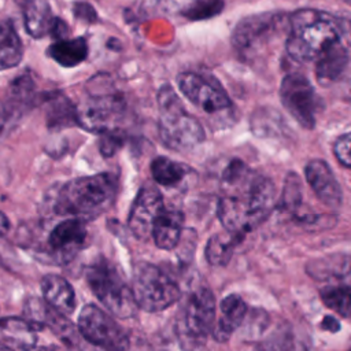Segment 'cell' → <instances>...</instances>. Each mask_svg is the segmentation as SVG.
<instances>
[{
  "instance_id": "6da1fadb",
  "label": "cell",
  "mask_w": 351,
  "mask_h": 351,
  "mask_svg": "<svg viewBox=\"0 0 351 351\" xmlns=\"http://www.w3.org/2000/svg\"><path fill=\"white\" fill-rule=\"evenodd\" d=\"M222 185L225 195L218 202V218L226 232L243 239L274 208V185L237 159L225 167Z\"/></svg>"
},
{
  "instance_id": "7a4b0ae2",
  "label": "cell",
  "mask_w": 351,
  "mask_h": 351,
  "mask_svg": "<svg viewBox=\"0 0 351 351\" xmlns=\"http://www.w3.org/2000/svg\"><path fill=\"white\" fill-rule=\"evenodd\" d=\"M340 40V21L324 11L302 8L288 19L285 49L293 60L315 62L325 49Z\"/></svg>"
},
{
  "instance_id": "3957f363",
  "label": "cell",
  "mask_w": 351,
  "mask_h": 351,
  "mask_svg": "<svg viewBox=\"0 0 351 351\" xmlns=\"http://www.w3.org/2000/svg\"><path fill=\"white\" fill-rule=\"evenodd\" d=\"M115 176L99 173L80 177L60 186L53 199V211L58 215H71L74 218L93 217L112 199L115 193Z\"/></svg>"
},
{
  "instance_id": "277c9868",
  "label": "cell",
  "mask_w": 351,
  "mask_h": 351,
  "mask_svg": "<svg viewBox=\"0 0 351 351\" xmlns=\"http://www.w3.org/2000/svg\"><path fill=\"white\" fill-rule=\"evenodd\" d=\"M159 137L165 145L176 151L189 149L204 140V130L200 122L182 106L176 90L163 85L158 92Z\"/></svg>"
},
{
  "instance_id": "5b68a950",
  "label": "cell",
  "mask_w": 351,
  "mask_h": 351,
  "mask_svg": "<svg viewBox=\"0 0 351 351\" xmlns=\"http://www.w3.org/2000/svg\"><path fill=\"white\" fill-rule=\"evenodd\" d=\"M215 298L210 288L200 287L189 293L177 318L176 333L184 351H200L215 324Z\"/></svg>"
},
{
  "instance_id": "8992f818",
  "label": "cell",
  "mask_w": 351,
  "mask_h": 351,
  "mask_svg": "<svg viewBox=\"0 0 351 351\" xmlns=\"http://www.w3.org/2000/svg\"><path fill=\"white\" fill-rule=\"evenodd\" d=\"M85 277L92 292L111 314L118 318H130L136 314L138 306L132 287L126 284L117 266L108 259H95L88 266Z\"/></svg>"
},
{
  "instance_id": "52a82bcc",
  "label": "cell",
  "mask_w": 351,
  "mask_h": 351,
  "mask_svg": "<svg viewBox=\"0 0 351 351\" xmlns=\"http://www.w3.org/2000/svg\"><path fill=\"white\" fill-rule=\"evenodd\" d=\"M132 291L137 306L148 313L163 311L181 296L177 281L149 262H140L134 266Z\"/></svg>"
},
{
  "instance_id": "ba28073f",
  "label": "cell",
  "mask_w": 351,
  "mask_h": 351,
  "mask_svg": "<svg viewBox=\"0 0 351 351\" xmlns=\"http://www.w3.org/2000/svg\"><path fill=\"white\" fill-rule=\"evenodd\" d=\"M288 25L285 16L276 12H265L243 18L232 33L234 49L250 58L266 47Z\"/></svg>"
},
{
  "instance_id": "9c48e42d",
  "label": "cell",
  "mask_w": 351,
  "mask_h": 351,
  "mask_svg": "<svg viewBox=\"0 0 351 351\" xmlns=\"http://www.w3.org/2000/svg\"><path fill=\"white\" fill-rule=\"evenodd\" d=\"M78 332L82 339L107 351H128L130 347L123 328L95 304L82 307L78 317Z\"/></svg>"
},
{
  "instance_id": "30bf717a",
  "label": "cell",
  "mask_w": 351,
  "mask_h": 351,
  "mask_svg": "<svg viewBox=\"0 0 351 351\" xmlns=\"http://www.w3.org/2000/svg\"><path fill=\"white\" fill-rule=\"evenodd\" d=\"M280 99L287 112L302 128H314L321 108V99L304 75L298 73L285 75L280 85Z\"/></svg>"
},
{
  "instance_id": "8fae6325",
  "label": "cell",
  "mask_w": 351,
  "mask_h": 351,
  "mask_svg": "<svg viewBox=\"0 0 351 351\" xmlns=\"http://www.w3.org/2000/svg\"><path fill=\"white\" fill-rule=\"evenodd\" d=\"M177 84L182 95L208 115L219 117V114L229 112L232 108V101L226 92L210 77L185 71L178 74Z\"/></svg>"
},
{
  "instance_id": "7c38bea8",
  "label": "cell",
  "mask_w": 351,
  "mask_h": 351,
  "mask_svg": "<svg viewBox=\"0 0 351 351\" xmlns=\"http://www.w3.org/2000/svg\"><path fill=\"white\" fill-rule=\"evenodd\" d=\"M125 108L126 103L121 95H95L77 107V123L88 132L103 134L115 129Z\"/></svg>"
},
{
  "instance_id": "4fadbf2b",
  "label": "cell",
  "mask_w": 351,
  "mask_h": 351,
  "mask_svg": "<svg viewBox=\"0 0 351 351\" xmlns=\"http://www.w3.org/2000/svg\"><path fill=\"white\" fill-rule=\"evenodd\" d=\"M165 208L160 192L151 185L143 186L130 208L128 225L130 232L140 240L152 237V229L156 218Z\"/></svg>"
},
{
  "instance_id": "5bb4252c",
  "label": "cell",
  "mask_w": 351,
  "mask_h": 351,
  "mask_svg": "<svg viewBox=\"0 0 351 351\" xmlns=\"http://www.w3.org/2000/svg\"><path fill=\"white\" fill-rule=\"evenodd\" d=\"M86 234V226L81 218L64 219L58 223L48 236L49 251L58 262H67L82 248Z\"/></svg>"
},
{
  "instance_id": "9a60e30c",
  "label": "cell",
  "mask_w": 351,
  "mask_h": 351,
  "mask_svg": "<svg viewBox=\"0 0 351 351\" xmlns=\"http://www.w3.org/2000/svg\"><path fill=\"white\" fill-rule=\"evenodd\" d=\"M304 174L310 188L325 206L330 208L340 207L343 200L341 188L326 162L321 159L310 160L306 165Z\"/></svg>"
},
{
  "instance_id": "2e32d148",
  "label": "cell",
  "mask_w": 351,
  "mask_h": 351,
  "mask_svg": "<svg viewBox=\"0 0 351 351\" xmlns=\"http://www.w3.org/2000/svg\"><path fill=\"white\" fill-rule=\"evenodd\" d=\"M248 313L247 303L239 295H228L219 303V315L215 319L213 337L219 341L225 343L230 339V336L240 328L245 315Z\"/></svg>"
},
{
  "instance_id": "e0dca14e",
  "label": "cell",
  "mask_w": 351,
  "mask_h": 351,
  "mask_svg": "<svg viewBox=\"0 0 351 351\" xmlns=\"http://www.w3.org/2000/svg\"><path fill=\"white\" fill-rule=\"evenodd\" d=\"M41 292L44 300L58 313L70 315L75 310V292L66 278L58 274L44 276L41 280Z\"/></svg>"
},
{
  "instance_id": "ac0fdd59",
  "label": "cell",
  "mask_w": 351,
  "mask_h": 351,
  "mask_svg": "<svg viewBox=\"0 0 351 351\" xmlns=\"http://www.w3.org/2000/svg\"><path fill=\"white\" fill-rule=\"evenodd\" d=\"M348 64V51L341 40L332 44L315 60V75L321 85L333 84L340 78Z\"/></svg>"
},
{
  "instance_id": "d6986e66",
  "label": "cell",
  "mask_w": 351,
  "mask_h": 351,
  "mask_svg": "<svg viewBox=\"0 0 351 351\" xmlns=\"http://www.w3.org/2000/svg\"><path fill=\"white\" fill-rule=\"evenodd\" d=\"M255 351H308L307 340L288 322L280 324L259 340Z\"/></svg>"
},
{
  "instance_id": "ffe728a7",
  "label": "cell",
  "mask_w": 351,
  "mask_h": 351,
  "mask_svg": "<svg viewBox=\"0 0 351 351\" xmlns=\"http://www.w3.org/2000/svg\"><path fill=\"white\" fill-rule=\"evenodd\" d=\"M184 215L174 208H163L156 218L152 229V237L160 250H173L181 237Z\"/></svg>"
},
{
  "instance_id": "44dd1931",
  "label": "cell",
  "mask_w": 351,
  "mask_h": 351,
  "mask_svg": "<svg viewBox=\"0 0 351 351\" xmlns=\"http://www.w3.org/2000/svg\"><path fill=\"white\" fill-rule=\"evenodd\" d=\"M22 4L23 22L26 32L34 37L41 38L49 33L53 16L47 0H18Z\"/></svg>"
},
{
  "instance_id": "7402d4cb",
  "label": "cell",
  "mask_w": 351,
  "mask_h": 351,
  "mask_svg": "<svg viewBox=\"0 0 351 351\" xmlns=\"http://www.w3.org/2000/svg\"><path fill=\"white\" fill-rule=\"evenodd\" d=\"M44 328L27 318L5 317L0 319V330L5 339L15 343L25 351L36 350V333Z\"/></svg>"
},
{
  "instance_id": "603a6c76",
  "label": "cell",
  "mask_w": 351,
  "mask_h": 351,
  "mask_svg": "<svg viewBox=\"0 0 351 351\" xmlns=\"http://www.w3.org/2000/svg\"><path fill=\"white\" fill-rule=\"evenodd\" d=\"M307 273L319 281L351 280V256L333 255L311 261L306 265Z\"/></svg>"
},
{
  "instance_id": "cb8c5ba5",
  "label": "cell",
  "mask_w": 351,
  "mask_h": 351,
  "mask_svg": "<svg viewBox=\"0 0 351 351\" xmlns=\"http://www.w3.org/2000/svg\"><path fill=\"white\" fill-rule=\"evenodd\" d=\"M48 55L63 67H74L88 56V44L84 37L59 40L48 47Z\"/></svg>"
},
{
  "instance_id": "d4e9b609",
  "label": "cell",
  "mask_w": 351,
  "mask_h": 351,
  "mask_svg": "<svg viewBox=\"0 0 351 351\" xmlns=\"http://www.w3.org/2000/svg\"><path fill=\"white\" fill-rule=\"evenodd\" d=\"M21 38L10 21L0 22V70L12 69L22 60Z\"/></svg>"
},
{
  "instance_id": "484cf974",
  "label": "cell",
  "mask_w": 351,
  "mask_h": 351,
  "mask_svg": "<svg viewBox=\"0 0 351 351\" xmlns=\"http://www.w3.org/2000/svg\"><path fill=\"white\" fill-rule=\"evenodd\" d=\"M192 169L184 163L174 162L166 156H158L151 163V174L154 180L163 186H176L181 184Z\"/></svg>"
},
{
  "instance_id": "4316f807",
  "label": "cell",
  "mask_w": 351,
  "mask_h": 351,
  "mask_svg": "<svg viewBox=\"0 0 351 351\" xmlns=\"http://www.w3.org/2000/svg\"><path fill=\"white\" fill-rule=\"evenodd\" d=\"M243 239L229 232L211 236L206 244L204 255L211 266H225L230 261L236 245Z\"/></svg>"
},
{
  "instance_id": "83f0119b",
  "label": "cell",
  "mask_w": 351,
  "mask_h": 351,
  "mask_svg": "<svg viewBox=\"0 0 351 351\" xmlns=\"http://www.w3.org/2000/svg\"><path fill=\"white\" fill-rule=\"evenodd\" d=\"M321 299L326 307L344 318H351V285L335 284L326 285L319 291Z\"/></svg>"
},
{
  "instance_id": "f1b7e54d",
  "label": "cell",
  "mask_w": 351,
  "mask_h": 351,
  "mask_svg": "<svg viewBox=\"0 0 351 351\" xmlns=\"http://www.w3.org/2000/svg\"><path fill=\"white\" fill-rule=\"evenodd\" d=\"M47 108L48 128H63L77 122V107H73L62 95H56L49 99Z\"/></svg>"
},
{
  "instance_id": "f546056e",
  "label": "cell",
  "mask_w": 351,
  "mask_h": 351,
  "mask_svg": "<svg viewBox=\"0 0 351 351\" xmlns=\"http://www.w3.org/2000/svg\"><path fill=\"white\" fill-rule=\"evenodd\" d=\"M222 8V0H195L182 10V15L192 21H202L218 15Z\"/></svg>"
},
{
  "instance_id": "4dcf8cb0",
  "label": "cell",
  "mask_w": 351,
  "mask_h": 351,
  "mask_svg": "<svg viewBox=\"0 0 351 351\" xmlns=\"http://www.w3.org/2000/svg\"><path fill=\"white\" fill-rule=\"evenodd\" d=\"M302 200V191H300V182L298 176L288 174L285 184H284V192L281 199V206L289 211H296L300 206Z\"/></svg>"
},
{
  "instance_id": "1f68e13d",
  "label": "cell",
  "mask_w": 351,
  "mask_h": 351,
  "mask_svg": "<svg viewBox=\"0 0 351 351\" xmlns=\"http://www.w3.org/2000/svg\"><path fill=\"white\" fill-rule=\"evenodd\" d=\"M333 152L337 160L344 166L351 169V133L339 137L333 145Z\"/></svg>"
},
{
  "instance_id": "d6a6232c",
  "label": "cell",
  "mask_w": 351,
  "mask_h": 351,
  "mask_svg": "<svg viewBox=\"0 0 351 351\" xmlns=\"http://www.w3.org/2000/svg\"><path fill=\"white\" fill-rule=\"evenodd\" d=\"M121 145H122V136L115 129L107 133H103V137L100 138V152L103 156H112Z\"/></svg>"
},
{
  "instance_id": "836d02e7",
  "label": "cell",
  "mask_w": 351,
  "mask_h": 351,
  "mask_svg": "<svg viewBox=\"0 0 351 351\" xmlns=\"http://www.w3.org/2000/svg\"><path fill=\"white\" fill-rule=\"evenodd\" d=\"M33 92V81L29 75H22L12 84V96L15 99L26 100L32 96Z\"/></svg>"
},
{
  "instance_id": "e575fe53",
  "label": "cell",
  "mask_w": 351,
  "mask_h": 351,
  "mask_svg": "<svg viewBox=\"0 0 351 351\" xmlns=\"http://www.w3.org/2000/svg\"><path fill=\"white\" fill-rule=\"evenodd\" d=\"M74 15L78 19H82V21L89 22V23L96 22V19H97L95 8L88 3H81V1L74 4Z\"/></svg>"
},
{
  "instance_id": "d590c367",
  "label": "cell",
  "mask_w": 351,
  "mask_h": 351,
  "mask_svg": "<svg viewBox=\"0 0 351 351\" xmlns=\"http://www.w3.org/2000/svg\"><path fill=\"white\" fill-rule=\"evenodd\" d=\"M69 33V27L66 25L64 21L59 19V18H53V22H52V26H51V30H49V34L56 40H64L66 36Z\"/></svg>"
},
{
  "instance_id": "8d00e7d4",
  "label": "cell",
  "mask_w": 351,
  "mask_h": 351,
  "mask_svg": "<svg viewBox=\"0 0 351 351\" xmlns=\"http://www.w3.org/2000/svg\"><path fill=\"white\" fill-rule=\"evenodd\" d=\"M321 326L324 328V330H330V332H337L340 329V322L333 318V317H325Z\"/></svg>"
},
{
  "instance_id": "74e56055",
  "label": "cell",
  "mask_w": 351,
  "mask_h": 351,
  "mask_svg": "<svg viewBox=\"0 0 351 351\" xmlns=\"http://www.w3.org/2000/svg\"><path fill=\"white\" fill-rule=\"evenodd\" d=\"M75 344H77V347H78L80 351H107V350H104V348H101V347H97V346H95V344L86 341L85 339H80V340L77 339Z\"/></svg>"
},
{
  "instance_id": "f35d334b",
  "label": "cell",
  "mask_w": 351,
  "mask_h": 351,
  "mask_svg": "<svg viewBox=\"0 0 351 351\" xmlns=\"http://www.w3.org/2000/svg\"><path fill=\"white\" fill-rule=\"evenodd\" d=\"M10 230V219L0 211V236H4Z\"/></svg>"
},
{
  "instance_id": "ab89813d",
  "label": "cell",
  "mask_w": 351,
  "mask_h": 351,
  "mask_svg": "<svg viewBox=\"0 0 351 351\" xmlns=\"http://www.w3.org/2000/svg\"><path fill=\"white\" fill-rule=\"evenodd\" d=\"M4 122H5V110H4L3 103L0 101V130H1L3 126H4Z\"/></svg>"
},
{
  "instance_id": "60d3db41",
  "label": "cell",
  "mask_w": 351,
  "mask_h": 351,
  "mask_svg": "<svg viewBox=\"0 0 351 351\" xmlns=\"http://www.w3.org/2000/svg\"><path fill=\"white\" fill-rule=\"evenodd\" d=\"M0 351H14V350L10 348L8 346H5L4 343H0Z\"/></svg>"
},
{
  "instance_id": "b9f144b4",
  "label": "cell",
  "mask_w": 351,
  "mask_h": 351,
  "mask_svg": "<svg viewBox=\"0 0 351 351\" xmlns=\"http://www.w3.org/2000/svg\"><path fill=\"white\" fill-rule=\"evenodd\" d=\"M343 1H346V3H348L351 5V0H343Z\"/></svg>"
}]
</instances>
